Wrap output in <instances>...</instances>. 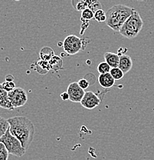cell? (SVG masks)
<instances>
[{
	"label": "cell",
	"mask_w": 154,
	"mask_h": 160,
	"mask_svg": "<svg viewBox=\"0 0 154 160\" xmlns=\"http://www.w3.org/2000/svg\"><path fill=\"white\" fill-rule=\"evenodd\" d=\"M8 122L11 134L20 142L25 149L27 150L35 135V126L32 122L25 116H14L8 119Z\"/></svg>",
	"instance_id": "obj_1"
},
{
	"label": "cell",
	"mask_w": 154,
	"mask_h": 160,
	"mask_svg": "<svg viewBox=\"0 0 154 160\" xmlns=\"http://www.w3.org/2000/svg\"><path fill=\"white\" fill-rule=\"evenodd\" d=\"M135 11V9L125 5H115L106 12V25L114 31L120 32L125 22Z\"/></svg>",
	"instance_id": "obj_2"
},
{
	"label": "cell",
	"mask_w": 154,
	"mask_h": 160,
	"mask_svg": "<svg viewBox=\"0 0 154 160\" xmlns=\"http://www.w3.org/2000/svg\"><path fill=\"white\" fill-rule=\"evenodd\" d=\"M143 21L140 13L135 11L122 26L120 33L127 39H132L135 38L143 29Z\"/></svg>",
	"instance_id": "obj_3"
},
{
	"label": "cell",
	"mask_w": 154,
	"mask_h": 160,
	"mask_svg": "<svg viewBox=\"0 0 154 160\" xmlns=\"http://www.w3.org/2000/svg\"><path fill=\"white\" fill-rule=\"evenodd\" d=\"M0 142L4 145L9 154L17 157H21L26 154V150L21 146L20 142L11 134L9 129L0 139Z\"/></svg>",
	"instance_id": "obj_4"
},
{
	"label": "cell",
	"mask_w": 154,
	"mask_h": 160,
	"mask_svg": "<svg viewBox=\"0 0 154 160\" xmlns=\"http://www.w3.org/2000/svg\"><path fill=\"white\" fill-rule=\"evenodd\" d=\"M63 47L68 55H75L84 49L83 40L74 35H70L64 39Z\"/></svg>",
	"instance_id": "obj_5"
},
{
	"label": "cell",
	"mask_w": 154,
	"mask_h": 160,
	"mask_svg": "<svg viewBox=\"0 0 154 160\" xmlns=\"http://www.w3.org/2000/svg\"><path fill=\"white\" fill-rule=\"evenodd\" d=\"M9 99L14 109L25 106L28 101V95L25 89L16 87L9 92Z\"/></svg>",
	"instance_id": "obj_6"
},
{
	"label": "cell",
	"mask_w": 154,
	"mask_h": 160,
	"mask_svg": "<svg viewBox=\"0 0 154 160\" xmlns=\"http://www.w3.org/2000/svg\"><path fill=\"white\" fill-rule=\"evenodd\" d=\"M67 92L69 96V100L73 102H80L85 94V91L78 86L77 82H74L69 84Z\"/></svg>",
	"instance_id": "obj_7"
},
{
	"label": "cell",
	"mask_w": 154,
	"mask_h": 160,
	"mask_svg": "<svg viewBox=\"0 0 154 160\" xmlns=\"http://www.w3.org/2000/svg\"><path fill=\"white\" fill-rule=\"evenodd\" d=\"M100 102L101 100L95 93L91 91H88L85 92V94L81 102V104L85 109L91 110L97 107L100 105Z\"/></svg>",
	"instance_id": "obj_8"
},
{
	"label": "cell",
	"mask_w": 154,
	"mask_h": 160,
	"mask_svg": "<svg viewBox=\"0 0 154 160\" xmlns=\"http://www.w3.org/2000/svg\"><path fill=\"white\" fill-rule=\"evenodd\" d=\"M132 67H133V61L131 57L128 55H121L120 56L119 69H121L124 74H126L131 70Z\"/></svg>",
	"instance_id": "obj_9"
},
{
	"label": "cell",
	"mask_w": 154,
	"mask_h": 160,
	"mask_svg": "<svg viewBox=\"0 0 154 160\" xmlns=\"http://www.w3.org/2000/svg\"><path fill=\"white\" fill-rule=\"evenodd\" d=\"M0 107L7 110L14 109L9 99V92L3 89L2 84H0Z\"/></svg>",
	"instance_id": "obj_10"
},
{
	"label": "cell",
	"mask_w": 154,
	"mask_h": 160,
	"mask_svg": "<svg viewBox=\"0 0 154 160\" xmlns=\"http://www.w3.org/2000/svg\"><path fill=\"white\" fill-rule=\"evenodd\" d=\"M104 60L111 69L118 68L120 62V56L113 52H105L104 55Z\"/></svg>",
	"instance_id": "obj_11"
},
{
	"label": "cell",
	"mask_w": 154,
	"mask_h": 160,
	"mask_svg": "<svg viewBox=\"0 0 154 160\" xmlns=\"http://www.w3.org/2000/svg\"><path fill=\"white\" fill-rule=\"evenodd\" d=\"M98 82L100 86H102L104 89H108L111 88L114 86L115 80L112 77L110 73L107 74H100L98 77Z\"/></svg>",
	"instance_id": "obj_12"
},
{
	"label": "cell",
	"mask_w": 154,
	"mask_h": 160,
	"mask_svg": "<svg viewBox=\"0 0 154 160\" xmlns=\"http://www.w3.org/2000/svg\"><path fill=\"white\" fill-rule=\"evenodd\" d=\"M9 129V123L8 122V119H6L0 116V139L6 134V132Z\"/></svg>",
	"instance_id": "obj_13"
},
{
	"label": "cell",
	"mask_w": 154,
	"mask_h": 160,
	"mask_svg": "<svg viewBox=\"0 0 154 160\" xmlns=\"http://www.w3.org/2000/svg\"><path fill=\"white\" fill-rule=\"evenodd\" d=\"M97 71L100 74H107V73H110L111 68L110 67L108 64L106 62H100V64L97 66Z\"/></svg>",
	"instance_id": "obj_14"
},
{
	"label": "cell",
	"mask_w": 154,
	"mask_h": 160,
	"mask_svg": "<svg viewBox=\"0 0 154 160\" xmlns=\"http://www.w3.org/2000/svg\"><path fill=\"white\" fill-rule=\"evenodd\" d=\"M110 74L111 75V76L114 78L115 81L116 80H120L124 76V73L119 68H113V69H111L110 72Z\"/></svg>",
	"instance_id": "obj_15"
},
{
	"label": "cell",
	"mask_w": 154,
	"mask_h": 160,
	"mask_svg": "<svg viewBox=\"0 0 154 160\" xmlns=\"http://www.w3.org/2000/svg\"><path fill=\"white\" fill-rule=\"evenodd\" d=\"M82 19L85 21H90L94 19V12L90 9H85L82 12Z\"/></svg>",
	"instance_id": "obj_16"
},
{
	"label": "cell",
	"mask_w": 154,
	"mask_h": 160,
	"mask_svg": "<svg viewBox=\"0 0 154 160\" xmlns=\"http://www.w3.org/2000/svg\"><path fill=\"white\" fill-rule=\"evenodd\" d=\"M94 19L99 22L106 21V12L103 9H99L94 12Z\"/></svg>",
	"instance_id": "obj_17"
},
{
	"label": "cell",
	"mask_w": 154,
	"mask_h": 160,
	"mask_svg": "<svg viewBox=\"0 0 154 160\" xmlns=\"http://www.w3.org/2000/svg\"><path fill=\"white\" fill-rule=\"evenodd\" d=\"M2 87L3 89L6 90V92H9L12 91L13 89H16V84H15L14 82H4L2 83Z\"/></svg>",
	"instance_id": "obj_18"
},
{
	"label": "cell",
	"mask_w": 154,
	"mask_h": 160,
	"mask_svg": "<svg viewBox=\"0 0 154 160\" xmlns=\"http://www.w3.org/2000/svg\"><path fill=\"white\" fill-rule=\"evenodd\" d=\"M77 84L78 86L82 88V89H86L89 87V82H87V79H82L77 82Z\"/></svg>",
	"instance_id": "obj_19"
},
{
	"label": "cell",
	"mask_w": 154,
	"mask_h": 160,
	"mask_svg": "<svg viewBox=\"0 0 154 160\" xmlns=\"http://www.w3.org/2000/svg\"><path fill=\"white\" fill-rule=\"evenodd\" d=\"M9 154V152L7 151L6 147L3 148V149L0 151V160H8Z\"/></svg>",
	"instance_id": "obj_20"
},
{
	"label": "cell",
	"mask_w": 154,
	"mask_h": 160,
	"mask_svg": "<svg viewBox=\"0 0 154 160\" xmlns=\"http://www.w3.org/2000/svg\"><path fill=\"white\" fill-rule=\"evenodd\" d=\"M61 98H62V100L64 101H66V100H69V96L67 92H62L61 94Z\"/></svg>",
	"instance_id": "obj_21"
},
{
	"label": "cell",
	"mask_w": 154,
	"mask_h": 160,
	"mask_svg": "<svg viewBox=\"0 0 154 160\" xmlns=\"http://www.w3.org/2000/svg\"><path fill=\"white\" fill-rule=\"evenodd\" d=\"M14 80V77L12 75H8L6 76V82H13Z\"/></svg>",
	"instance_id": "obj_22"
},
{
	"label": "cell",
	"mask_w": 154,
	"mask_h": 160,
	"mask_svg": "<svg viewBox=\"0 0 154 160\" xmlns=\"http://www.w3.org/2000/svg\"><path fill=\"white\" fill-rule=\"evenodd\" d=\"M3 148H5V146H4V145L2 144V143L0 142V151H1V150Z\"/></svg>",
	"instance_id": "obj_23"
}]
</instances>
